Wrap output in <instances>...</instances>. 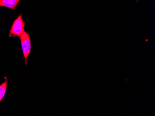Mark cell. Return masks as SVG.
Segmentation results:
<instances>
[{"label": "cell", "instance_id": "cell-4", "mask_svg": "<svg viewBox=\"0 0 155 116\" xmlns=\"http://www.w3.org/2000/svg\"><path fill=\"white\" fill-rule=\"evenodd\" d=\"M5 81L0 85V102L4 98L7 90V84L8 82V78L5 77Z\"/></svg>", "mask_w": 155, "mask_h": 116}, {"label": "cell", "instance_id": "cell-1", "mask_svg": "<svg viewBox=\"0 0 155 116\" xmlns=\"http://www.w3.org/2000/svg\"><path fill=\"white\" fill-rule=\"evenodd\" d=\"M20 39L21 41V49H22L23 55L25 58V62H26L25 64L27 66V59L30 54L31 49V43L30 36L29 34L24 31L22 35H21Z\"/></svg>", "mask_w": 155, "mask_h": 116}, {"label": "cell", "instance_id": "cell-2", "mask_svg": "<svg viewBox=\"0 0 155 116\" xmlns=\"http://www.w3.org/2000/svg\"><path fill=\"white\" fill-rule=\"evenodd\" d=\"M24 24L25 23L23 22L22 16L19 15L13 22L9 32V35L18 36L20 38L21 35H22L24 31Z\"/></svg>", "mask_w": 155, "mask_h": 116}, {"label": "cell", "instance_id": "cell-3", "mask_svg": "<svg viewBox=\"0 0 155 116\" xmlns=\"http://www.w3.org/2000/svg\"><path fill=\"white\" fill-rule=\"evenodd\" d=\"M19 2V0H0V7H6L14 10Z\"/></svg>", "mask_w": 155, "mask_h": 116}]
</instances>
